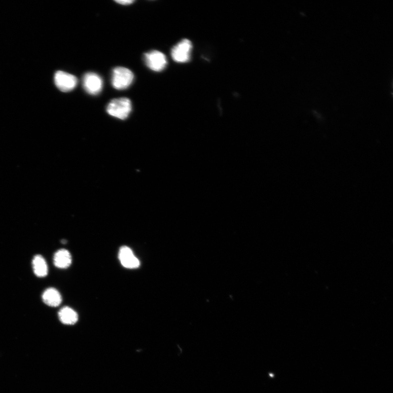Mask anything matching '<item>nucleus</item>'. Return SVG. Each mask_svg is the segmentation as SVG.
<instances>
[{
    "instance_id": "f257e3e1",
    "label": "nucleus",
    "mask_w": 393,
    "mask_h": 393,
    "mask_svg": "<svg viewBox=\"0 0 393 393\" xmlns=\"http://www.w3.org/2000/svg\"><path fill=\"white\" fill-rule=\"evenodd\" d=\"M132 103L126 98L111 100L107 107V112L109 115L120 120L128 118L132 111Z\"/></svg>"
},
{
    "instance_id": "f03ea898",
    "label": "nucleus",
    "mask_w": 393,
    "mask_h": 393,
    "mask_svg": "<svg viewBox=\"0 0 393 393\" xmlns=\"http://www.w3.org/2000/svg\"><path fill=\"white\" fill-rule=\"evenodd\" d=\"M134 80V74L128 69L122 67L115 68L112 72L111 84L119 90L128 88Z\"/></svg>"
},
{
    "instance_id": "7ed1b4c3",
    "label": "nucleus",
    "mask_w": 393,
    "mask_h": 393,
    "mask_svg": "<svg viewBox=\"0 0 393 393\" xmlns=\"http://www.w3.org/2000/svg\"><path fill=\"white\" fill-rule=\"evenodd\" d=\"M192 49V45L190 40L187 39H182L172 48V57L177 63H186L191 58Z\"/></svg>"
},
{
    "instance_id": "20e7f679",
    "label": "nucleus",
    "mask_w": 393,
    "mask_h": 393,
    "mask_svg": "<svg viewBox=\"0 0 393 393\" xmlns=\"http://www.w3.org/2000/svg\"><path fill=\"white\" fill-rule=\"evenodd\" d=\"M144 61L147 67L155 72H161L167 65L165 55L157 50H152L145 53Z\"/></svg>"
},
{
    "instance_id": "39448f33",
    "label": "nucleus",
    "mask_w": 393,
    "mask_h": 393,
    "mask_svg": "<svg viewBox=\"0 0 393 393\" xmlns=\"http://www.w3.org/2000/svg\"><path fill=\"white\" fill-rule=\"evenodd\" d=\"M54 83L60 91L67 93L76 87L78 79L72 74L63 71H58L54 75Z\"/></svg>"
},
{
    "instance_id": "423d86ee",
    "label": "nucleus",
    "mask_w": 393,
    "mask_h": 393,
    "mask_svg": "<svg viewBox=\"0 0 393 393\" xmlns=\"http://www.w3.org/2000/svg\"><path fill=\"white\" fill-rule=\"evenodd\" d=\"M84 90L91 95H97L101 93L103 88V80L101 76L95 73H86L83 79Z\"/></svg>"
},
{
    "instance_id": "0eeeda50",
    "label": "nucleus",
    "mask_w": 393,
    "mask_h": 393,
    "mask_svg": "<svg viewBox=\"0 0 393 393\" xmlns=\"http://www.w3.org/2000/svg\"><path fill=\"white\" fill-rule=\"evenodd\" d=\"M120 261L124 267L134 269L140 267V261L129 247L124 246L121 248L119 253Z\"/></svg>"
},
{
    "instance_id": "6e6552de",
    "label": "nucleus",
    "mask_w": 393,
    "mask_h": 393,
    "mask_svg": "<svg viewBox=\"0 0 393 393\" xmlns=\"http://www.w3.org/2000/svg\"><path fill=\"white\" fill-rule=\"evenodd\" d=\"M54 263L58 268H68L72 263V256L70 252L66 249L58 250L54 255Z\"/></svg>"
},
{
    "instance_id": "1a4fd4ad",
    "label": "nucleus",
    "mask_w": 393,
    "mask_h": 393,
    "mask_svg": "<svg viewBox=\"0 0 393 393\" xmlns=\"http://www.w3.org/2000/svg\"><path fill=\"white\" fill-rule=\"evenodd\" d=\"M44 303L52 307H57L62 302V297L58 290L54 288L46 289L42 295Z\"/></svg>"
},
{
    "instance_id": "9d476101",
    "label": "nucleus",
    "mask_w": 393,
    "mask_h": 393,
    "mask_svg": "<svg viewBox=\"0 0 393 393\" xmlns=\"http://www.w3.org/2000/svg\"><path fill=\"white\" fill-rule=\"evenodd\" d=\"M59 318L61 322L66 325H73L78 320V314L69 307L61 309L59 313Z\"/></svg>"
},
{
    "instance_id": "9b49d317",
    "label": "nucleus",
    "mask_w": 393,
    "mask_h": 393,
    "mask_svg": "<svg viewBox=\"0 0 393 393\" xmlns=\"http://www.w3.org/2000/svg\"><path fill=\"white\" fill-rule=\"evenodd\" d=\"M34 272L39 278H44L48 274V265L44 258L40 255H36L33 259Z\"/></svg>"
},
{
    "instance_id": "f8f14e48",
    "label": "nucleus",
    "mask_w": 393,
    "mask_h": 393,
    "mask_svg": "<svg viewBox=\"0 0 393 393\" xmlns=\"http://www.w3.org/2000/svg\"><path fill=\"white\" fill-rule=\"evenodd\" d=\"M115 2L122 5H128L135 2V1H133V0H123V1H122L121 0V1H116Z\"/></svg>"
}]
</instances>
